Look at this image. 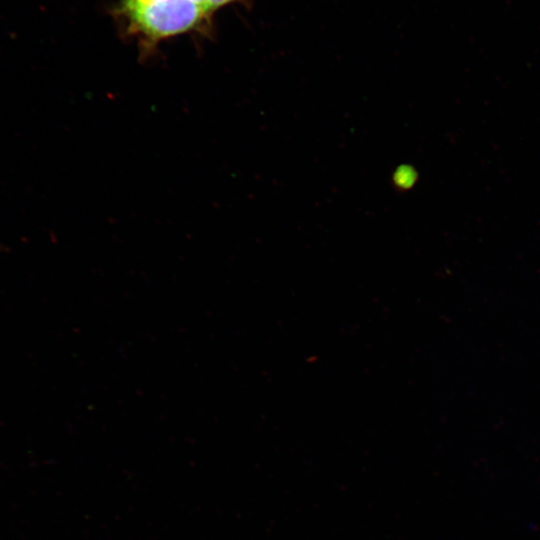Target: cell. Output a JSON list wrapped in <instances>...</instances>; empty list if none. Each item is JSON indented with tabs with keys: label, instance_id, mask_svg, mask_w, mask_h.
<instances>
[{
	"label": "cell",
	"instance_id": "cell-1",
	"mask_svg": "<svg viewBox=\"0 0 540 540\" xmlns=\"http://www.w3.org/2000/svg\"><path fill=\"white\" fill-rule=\"evenodd\" d=\"M235 0H123L121 12L126 20L140 15L199 21Z\"/></svg>",
	"mask_w": 540,
	"mask_h": 540
}]
</instances>
